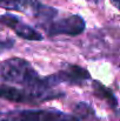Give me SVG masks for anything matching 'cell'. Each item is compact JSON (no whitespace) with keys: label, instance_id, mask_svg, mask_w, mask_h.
I'll list each match as a JSON object with an SVG mask.
<instances>
[{"label":"cell","instance_id":"5b68a950","mask_svg":"<svg viewBox=\"0 0 120 121\" xmlns=\"http://www.w3.org/2000/svg\"><path fill=\"white\" fill-rule=\"evenodd\" d=\"M42 27L46 30L49 37H55V35H61V34L79 35L85 31L86 22L80 15L73 14V15H68L61 19L54 18L53 20L44 25Z\"/></svg>","mask_w":120,"mask_h":121},{"label":"cell","instance_id":"6da1fadb","mask_svg":"<svg viewBox=\"0 0 120 121\" xmlns=\"http://www.w3.org/2000/svg\"><path fill=\"white\" fill-rule=\"evenodd\" d=\"M0 77L6 82L20 85L24 89L32 92H49L55 86L51 75L40 77L31 64L21 58H11L2 61L0 64Z\"/></svg>","mask_w":120,"mask_h":121},{"label":"cell","instance_id":"7a4b0ae2","mask_svg":"<svg viewBox=\"0 0 120 121\" xmlns=\"http://www.w3.org/2000/svg\"><path fill=\"white\" fill-rule=\"evenodd\" d=\"M0 121H81L57 109H24L0 113Z\"/></svg>","mask_w":120,"mask_h":121},{"label":"cell","instance_id":"ba28073f","mask_svg":"<svg viewBox=\"0 0 120 121\" xmlns=\"http://www.w3.org/2000/svg\"><path fill=\"white\" fill-rule=\"evenodd\" d=\"M93 91H94V94L97 96H99V98L104 99L105 101H107L108 105L111 107H113L114 109H118V100H117V98L114 96V94L111 89L105 87L101 82L94 80L93 81Z\"/></svg>","mask_w":120,"mask_h":121},{"label":"cell","instance_id":"30bf717a","mask_svg":"<svg viewBox=\"0 0 120 121\" xmlns=\"http://www.w3.org/2000/svg\"><path fill=\"white\" fill-rule=\"evenodd\" d=\"M112 2L116 7H119V0H112Z\"/></svg>","mask_w":120,"mask_h":121},{"label":"cell","instance_id":"277c9868","mask_svg":"<svg viewBox=\"0 0 120 121\" xmlns=\"http://www.w3.org/2000/svg\"><path fill=\"white\" fill-rule=\"evenodd\" d=\"M0 7L7 11L30 13L39 20L40 26L46 25L58 17L55 8L42 5L38 0H0Z\"/></svg>","mask_w":120,"mask_h":121},{"label":"cell","instance_id":"52a82bcc","mask_svg":"<svg viewBox=\"0 0 120 121\" xmlns=\"http://www.w3.org/2000/svg\"><path fill=\"white\" fill-rule=\"evenodd\" d=\"M51 78L55 86L61 82H67L71 85H80L84 81L89 80L91 74L86 68L80 67L78 65H66L65 68H62L57 74L51 75Z\"/></svg>","mask_w":120,"mask_h":121},{"label":"cell","instance_id":"8fae6325","mask_svg":"<svg viewBox=\"0 0 120 121\" xmlns=\"http://www.w3.org/2000/svg\"><path fill=\"white\" fill-rule=\"evenodd\" d=\"M87 1H88V2H93V4H97V2H98L99 0H87Z\"/></svg>","mask_w":120,"mask_h":121},{"label":"cell","instance_id":"9c48e42d","mask_svg":"<svg viewBox=\"0 0 120 121\" xmlns=\"http://www.w3.org/2000/svg\"><path fill=\"white\" fill-rule=\"evenodd\" d=\"M13 46H14V40L9 37L4 35L1 30H0V53H2L5 51H8Z\"/></svg>","mask_w":120,"mask_h":121},{"label":"cell","instance_id":"3957f363","mask_svg":"<svg viewBox=\"0 0 120 121\" xmlns=\"http://www.w3.org/2000/svg\"><path fill=\"white\" fill-rule=\"evenodd\" d=\"M61 96H65V93L57 92L54 89L49 92H32V91H27L24 88H18L8 85H0V98L18 104L37 105L44 101L58 99Z\"/></svg>","mask_w":120,"mask_h":121},{"label":"cell","instance_id":"8992f818","mask_svg":"<svg viewBox=\"0 0 120 121\" xmlns=\"http://www.w3.org/2000/svg\"><path fill=\"white\" fill-rule=\"evenodd\" d=\"M0 22L2 25L7 26L8 28H11L18 37H20L25 40L41 41L44 39V37L37 30H34L30 25L22 22L21 19H19L18 17H15L11 13H6V14L0 15Z\"/></svg>","mask_w":120,"mask_h":121}]
</instances>
